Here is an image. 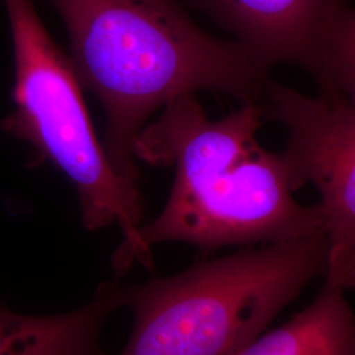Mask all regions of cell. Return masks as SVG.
Here are the masks:
<instances>
[{"label": "cell", "instance_id": "5", "mask_svg": "<svg viewBox=\"0 0 355 355\" xmlns=\"http://www.w3.org/2000/svg\"><path fill=\"white\" fill-rule=\"evenodd\" d=\"M261 103L267 119L287 129L280 154L295 190L312 183L320 193L325 283L355 290V105L311 98L270 79Z\"/></svg>", "mask_w": 355, "mask_h": 355}, {"label": "cell", "instance_id": "4", "mask_svg": "<svg viewBox=\"0 0 355 355\" xmlns=\"http://www.w3.org/2000/svg\"><path fill=\"white\" fill-rule=\"evenodd\" d=\"M4 4L12 36L15 108L3 120V130L28 142L71 180L85 228L120 227L124 241L112 259L119 274L135 262L152 267L150 248L141 239L139 183L114 170L96 139L71 58L53 41L33 0Z\"/></svg>", "mask_w": 355, "mask_h": 355}, {"label": "cell", "instance_id": "3", "mask_svg": "<svg viewBox=\"0 0 355 355\" xmlns=\"http://www.w3.org/2000/svg\"><path fill=\"white\" fill-rule=\"evenodd\" d=\"M327 254L320 232L123 287V306L135 321L120 355H236L325 275Z\"/></svg>", "mask_w": 355, "mask_h": 355}, {"label": "cell", "instance_id": "1", "mask_svg": "<svg viewBox=\"0 0 355 355\" xmlns=\"http://www.w3.org/2000/svg\"><path fill=\"white\" fill-rule=\"evenodd\" d=\"M69 32L82 87L105 114L104 150L137 180L135 140L171 99L208 89L261 102L268 70L237 41L196 26L178 0H49Z\"/></svg>", "mask_w": 355, "mask_h": 355}, {"label": "cell", "instance_id": "2", "mask_svg": "<svg viewBox=\"0 0 355 355\" xmlns=\"http://www.w3.org/2000/svg\"><path fill=\"white\" fill-rule=\"evenodd\" d=\"M262 103H248L211 120L195 94L166 103L162 114L135 140L136 159L175 166V179L162 212L141 228L150 245L191 243L202 250L290 241L324 232L316 205L293 198L280 153L257 140Z\"/></svg>", "mask_w": 355, "mask_h": 355}, {"label": "cell", "instance_id": "7", "mask_svg": "<svg viewBox=\"0 0 355 355\" xmlns=\"http://www.w3.org/2000/svg\"><path fill=\"white\" fill-rule=\"evenodd\" d=\"M120 306L117 283H104L89 303L62 315L29 316L0 304V355H105L101 331Z\"/></svg>", "mask_w": 355, "mask_h": 355}, {"label": "cell", "instance_id": "9", "mask_svg": "<svg viewBox=\"0 0 355 355\" xmlns=\"http://www.w3.org/2000/svg\"><path fill=\"white\" fill-rule=\"evenodd\" d=\"M321 95L355 105V8L343 6L330 24L318 78Z\"/></svg>", "mask_w": 355, "mask_h": 355}, {"label": "cell", "instance_id": "8", "mask_svg": "<svg viewBox=\"0 0 355 355\" xmlns=\"http://www.w3.org/2000/svg\"><path fill=\"white\" fill-rule=\"evenodd\" d=\"M236 355H355V315L345 291L325 283L304 311Z\"/></svg>", "mask_w": 355, "mask_h": 355}, {"label": "cell", "instance_id": "6", "mask_svg": "<svg viewBox=\"0 0 355 355\" xmlns=\"http://www.w3.org/2000/svg\"><path fill=\"white\" fill-rule=\"evenodd\" d=\"M270 70L293 64L318 80L330 24L343 0H187Z\"/></svg>", "mask_w": 355, "mask_h": 355}]
</instances>
